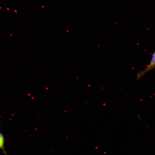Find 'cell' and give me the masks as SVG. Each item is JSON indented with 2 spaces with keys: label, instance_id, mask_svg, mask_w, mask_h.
Wrapping results in <instances>:
<instances>
[{
  "label": "cell",
  "instance_id": "obj_1",
  "mask_svg": "<svg viewBox=\"0 0 155 155\" xmlns=\"http://www.w3.org/2000/svg\"><path fill=\"white\" fill-rule=\"evenodd\" d=\"M155 68V51L151 60L150 63L147 66V67L144 71L139 72L137 75V80H138L142 78L147 73L152 70Z\"/></svg>",
  "mask_w": 155,
  "mask_h": 155
},
{
  "label": "cell",
  "instance_id": "obj_2",
  "mask_svg": "<svg viewBox=\"0 0 155 155\" xmlns=\"http://www.w3.org/2000/svg\"><path fill=\"white\" fill-rule=\"evenodd\" d=\"M5 137L0 130V150L3 151L5 155H7L5 149Z\"/></svg>",
  "mask_w": 155,
  "mask_h": 155
}]
</instances>
